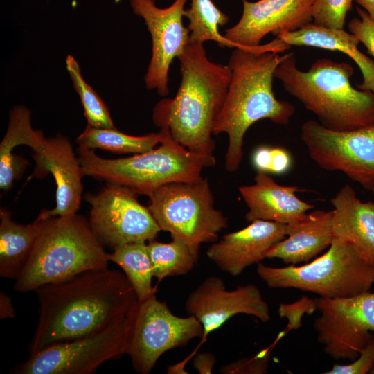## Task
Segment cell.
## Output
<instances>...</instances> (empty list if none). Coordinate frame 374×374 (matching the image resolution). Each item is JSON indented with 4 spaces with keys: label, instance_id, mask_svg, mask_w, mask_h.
Segmentation results:
<instances>
[{
    "label": "cell",
    "instance_id": "obj_1",
    "mask_svg": "<svg viewBox=\"0 0 374 374\" xmlns=\"http://www.w3.org/2000/svg\"><path fill=\"white\" fill-rule=\"evenodd\" d=\"M35 292L39 319L30 355L100 330L125 317L138 302L123 271L108 267L88 270Z\"/></svg>",
    "mask_w": 374,
    "mask_h": 374
},
{
    "label": "cell",
    "instance_id": "obj_2",
    "mask_svg": "<svg viewBox=\"0 0 374 374\" xmlns=\"http://www.w3.org/2000/svg\"><path fill=\"white\" fill-rule=\"evenodd\" d=\"M288 47L276 38L254 48H235L229 58L231 78L213 131L215 135L224 132L228 136V172L238 170L243 157L244 134L251 125L264 118L287 125L294 114V106L278 100L273 91L274 71L281 58L277 53Z\"/></svg>",
    "mask_w": 374,
    "mask_h": 374
},
{
    "label": "cell",
    "instance_id": "obj_3",
    "mask_svg": "<svg viewBox=\"0 0 374 374\" xmlns=\"http://www.w3.org/2000/svg\"><path fill=\"white\" fill-rule=\"evenodd\" d=\"M177 58L179 88L174 98L157 103L153 121L156 125L165 123L172 138L187 150L213 155V131L226 98L231 68L209 60L202 43L190 42Z\"/></svg>",
    "mask_w": 374,
    "mask_h": 374
},
{
    "label": "cell",
    "instance_id": "obj_4",
    "mask_svg": "<svg viewBox=\"0 0 374 374\" xmlns=\"http://www.w3.org/2000/svg\"><path fill=\"white\" fill-rule=\"evenodd\" d=\"M354 73L347 62L319 58L308 71L296 66L294 52L281 56L274 78L325 127L346 132L374 123V93L354 88Z\"/></svg>",
    "mask_w": 374,
    "mask_h": 374
},
{
    "label": "cell",
    "instance_id": "obj_5",
    "mask_svg": "<svg viewBox=\"0 0 374 374\" xmlns=\"http://www.w3.org/2000/svg\"><path fill=\"white\" fill-rule=\"evenodd\" d=\"M37 219L41 222V230L15 279L16 291H35L88 270L107 267L108 253L84 217L75 213Z\"/></svg>",
    "mask_w": 374,
    "mask_h": 374
},
{
    "label": "cell",
    "instance_id": "obj_6",
    "mask_svg": "<svg viewBox=\"0 0 374 374\" xmlns=\"http://www.w3.org/2000/svg\"><path fill=\"white\" fill-rule=\"evenodd\" d=\"M157 126L163 134L160 146L129 157L105 159L96 155L93 150L78 145L77 154L84 175L150 196L168 184L199 180L203 178L204 168L215 165L213 155L187 150L172 138L165 123Z\"/></svg>",
    "mask_w": 374,
    "mask_h": 374
},
{
    "label": "cell",
    "instance_id": "obj_7",
    "mask_svg": "<svg viewBox=\"0 0 374 374\" xmlns=\"http://www.w3.org/2000/svg\"><path fill=\"white\" fill-rule=\"evenodd\" d=\"M256 271L270 288H293L321 298L353 296L370 291L374 285V265L351 244L337 238L326 253L308 263L276 267L260 262Z\"/></svg>",
    "mask_w": 374,
    "mask_h": 374
},
{
    "label": "cell",
    "instance_id": "obj_8",
    "mask_svg": "<svg viewBox=\"0 0 374 374\" xmlns=\"http://www.w3.org/2000/svg\"><path fill=\"white\" fill-rule=\"evenodd\" d=\"M149 197L148 208L161 230L198 252L202 243L215 242L228 226L227 218L215 207L206 179L168 184Z\"/></svg>",
    "mask_w": 374,
    "mask_h": 374
},
{
    "label": "cell",
    "instance_id": "obj_9",
    "mask_svg": "<svg viewBox=\"0 0 374 374\" xmlns=\"http://www.w3.org/2000/svg\"><path fill=\"white\" fill-rule=\"evenodd\" d=\"M125 355L140 374L151 372L166 351L202 338L204 329L196 317L175 315L155 294L138 301L129 312Z\"/></svg>",
    "mask_w": 374,
    "mask_h": 374
},
{
    "label": "cell",
    "instance_id": "obj_10",
    "mask_svg": "<svg viewBox=\"0 0 374 374\" xmlns=\"http://www.w3.org/2000/svg\"><path fill=\"white\" fill-rule=\"evenodd\" d=\"M127 314L94 333L51 345L30 355L26 362L13 369V373H93L103 363L125 355Z\"/></svg>",
    "mask_w": 374,
    "mask_h": 374
},
{
    "label": "cell",
    "instance_id": "obj_11",
    "mask_svg": "<svg viewBox=\"0 0 374 374\" xmlns=\"http://www.w3.org/2000/svg\"><path fill=\"white\" fill-rule=\"evenodd\" d=\"M137 195L127 187L112 183L96 194L84 195L91 206L90 227L103 247L114 250L132 242H147L161 231Z\"/></svg>",
    "mask_w": 374,
    "mask_h": 374
},
{
    "label": "cell",
    "instance_id": "obj_12",
    "mask_svg": "<svg viewBox=\"0 0 374 374\" xmlns=\"http://www.w3.org/2000/svg\"><path fill=\"white\" fill-rule=\"evenodd\" d=\"M301 139L319 167L341 172L366 190L374 188V123L338 132L309 119L301 126Z\"/></svg>",
    "mask_w": 374,
    "mask_h": 374
},
{
    "label": "cell",
    "instance_id": "obj_13",
    "mask_svg": "<svg viewBox=\"0 0 374 374\" xmlns=\"http://www.w3.org/2000/svg\"><path fill=\"white\" fill-rule=\"evenodd\" d=\"M314 320L317 341L336 359L355 360L374 333V292L344 298H319Z\"/></svg>",
    "mask_w": 374,
    "mask_h": 374
},
{
    "label": "cell",
    "instance_id": "obj_14",
    "mask_svg": "<svg viewBox=\"0 0 374 374\" xmlns=\"http://www.w3.org/2000/svg\"><path fill=\"white\" fill-rule=\"evenodd\" d=\"M188 0H175L167 8H159L154 0H130L135 15L141 17L151 35L152 57L144 77L145 87L158 94H168V73L172 60L190 42V31L183 24Z\"/></svg>",
    "mask_w": 374,
    "mask_h": 374
},
{
    "label": "cell",
    "instance_id": "obj_15",
    "mask_svg": "<svg viewBox=\"0 0 374 374\" xmlns=\"http://www.w3.org/2000/svg\"><path fill=\"white\" fill-rule=\"evenodd\" d=\"M185 310L202 325L204 335L201 343L236 314L251 315L263 323L270 319L268 303L257 286L239 285L229 291L222 278L213 276L207 277L188 295Z\"/></svg>",
    "mask_w": 374,
    "mask_h": 374
},
{
    "label": "cell",
    "instance_id": "obj_16",
    "mask_svg": "<svg viewBox=\"0 0 374 374\" xmlns=\"http://www.w3.org/2000/svg\"><path fill=\"white\" fill-rule=\"evenodd\" d=\"M242 16L224 37L234 48H254L271 33L292 32L312 23L315 0H242Z\"/></svg>",
    "mask_w": 374,
    "mask_h": 374
},
{
    "label": "cell",
    "instance_id": "obj_17",
    "mask_svg": "<svg viewBox=\"0 0 374 374\" xmlns=\"http://www.w3.org/2000/svg\"><path fill=\"white\" fill-rule=\"evenodd\" d=\"M33 157L35 166L28 181L33 177L43 178L51 173L57 186L55 207L42 210L37 217L75 214L82 199V178L84 175L69 139L60 134L47 138L43 148L34 152Z\"/></svg>",
    "mask_w": 374,
    "mask_h": 374
},
{
    "label": "cell",
    "instance_id": "obj_18",
    "mask_svg": "<svg viewBox=\"0 0 374 374\" xmlns=\"http://www.w3.org/2000/svg\"><path fill=\"white\" fill-rule=\"evenodd\" d=\"M287 224L255 220L245 228L224 235L206 251L207 257L233 276L267 258L268 251L287 236Z\"/></svg>",
    "mask_w": 374,
    "mask_h": 374
},
{
    "label": "cell",
    "instance_id": "obj_19",
    "mask_svg": "<svg viewBox=\"0 0 374 374\" xmlns=\"http://www.w3.org/2000/svg\"><path fill=\"white\" fill-rule=\"evenodd\" d=\"M254 184L242 186L239 193L248 211L249 222L265 220L285 224L302 220L314 206L301 200L296 193L301 190L296 186H283L275 181L266 172L258 171Z\"/></svg>",
    "mask_w": 374,
    "mask_h": 374
},
{
    "label": "cell",
    "instance_id": "obj_20",
    "mask_svg": "<svg viewBox=\"0 0 374 374\" xmlns=\"http://www.w3.org/2000/svg\"><path fill=\"white\" fill-rule=\"evenodd\" d=\"M331 203L334 237L351 244L374 265V202L361 201L353 188L346 184L331 199Z\"/></svg>",
    "mask_w": 374,
    "mask_h": 374
},
{
    "label": "cell",
    "instance_id": "obj_21",
    "mask_svg": "<svg viewBox=\"0 0 374 374\" xmlns=\"http://www.w3.org/2000/svg\"><path fill=\"white\" fill-rule=\"evenodd\" d=\"M333 210H314L300 222L287 224V236L267 253V258H278L285 264L307 262L328 249L334 235Z\"/></svg>",
    "mask_w": 374,
    "mask_h": 374
},
{
    "label": "cell",
    "instance_id": "obj_22",
    "mask_svg": "<svg viewBox=\"0 0 374 374\" xmlns=\"http://www.w3.org/2000/svg\"><path fill=\"white\" fill-rule=\"evenodd\" d=\"M276 37L289 46H310L346 54L355 61L363 76L357 89L374 93V61L358 49L359 41L350 33L310 23L295 31L282 32Z\"/></svg>",
    "mask_w": 374,
    "mask_h": 374
},
{
    "label": "cell",
    "instance_id": "obj_23",
    "mask_svg": "<svg viewBox=\"0 0 374 374\" xmlns=\"http://www.w3.org/2000/svg\"><path fill=\"white\" fill-rule=\"evenodd\" d=\"M41 230V222L21 224L12 219L11 213L0 209V276L16 279L32 252Z\"/></svg>",
    "mask_w": 374,
    "mask_h": 374
},
{
    "label": "cell",
    "instance_id": "obj_24",
    "mask_svg": "<svg viewBox=\"0 0 374 374\" xmlns=\"http://www.w3.org/2000/svg\"><path fill=\"white\" fill-rule=\"evenodd\" d=\"M108 259L122 269L138 301H143L156 293V286L152 284L154 276L146 242L123 245L108 253Z\"/></svg>",
    "mask_w": 374,
    "mask_h": 374
},
{
    "label": "cell",
    "instance_id": "obj_25",
    "mask_svg": "<svg viewBox=\"0 0 374 374\" xmlns=\"http://www.w3.org/2000/svg\"><path fill=\"white\" fill-rule=\"evenodd\" d=\"M163 138L161 130L145 136L124 134L116 128H98L87 125L78 136V145L89 149H100L119 154H139L152 150Z\"/></svg>",
    "mask_w": 374,
    "mask_h": 374
},
{
    "label": "cell",
    "instance_id": "obj_26",
    "mask_svg": "<svg viewBox=\"0 0 374 374\" xmlns=\"http://www.w3.org/2000/svg\"><path fill=\"white\" fill-rule=\"evenodd\" d=\"M148 249L157 283L166 277L188 274L195 266L199 255V252L177 238H172L168 243L149 241Z\"/></svg>",
    "mask_w": 374,
    "mask_h": 374
},
{
    "label": "cell",
    "instance_id": "obj_27",
    "mask_svg": "<svg viewBox=\"0 0 374 374\" xmlns=\"http://www.w3.org/2000/svg\"><path fill=\"white\" fill-rule=\"evenodd\" d=\"M184 17L189 21L190 42L203 44L210 40L217 42L221 48H234L219 31V28L227 24L229 18L212 0H191Z\"/></svg>",
    "mask_w": 374,
    "mask_h": 374
},
{
    "label": "cell",
    "instance_id": "obj_28",
    "mask_svg": "<svg viewBox=\"0 0 374 374\" xmlns=\"http://www.w3.org/2000/svg\"><path fill=\"white\" fill-rule=\"evenodd\" d=\"M46 139L41 130L33 129L30 109L23 105L15 106L10 112L8 128L0 143V159L12 154V150L19 145L30 147L34 152H39Z\"/></svg>",
    "mask_w": 374,
    "mask_h": 374
},
{
    "label": "cell",
    "instance_id": "obj_29",
    "mask_svg": "<svg viewBox=\"0 0 374 374\" xmlns=\"http://www.w3.org/2000/svg\"><path fill=\"white\" fill-rule=\"evenodd\" d=\"M66 66L84 109L87 125L98 128H115L109 109L96 91L83 78L77 60L71 55Z\"/></svg>",
    "mask_w": 374,
    "mask_h": 374
},
{
    "label": "cell",
    "instance_id": "obj_30",
    "mask_svg": "<svg viewBox=\"0 0 374 374\" xmlns=\"http://www.w3.org/2000/svg\"><path fill=\"white\" fill-rule=\"evenodd\" d=\"M354 0H315L312 7L313 24L318 26L344 29L346 17Z\"/></svg>",
    "mask_w": 374,
    "mask_h": 374
},
{
    "label": "cell",
    "instance_id": "obj_31",
    "mask_svg": "<svg viewBox=\"0 0 374 374\" xmlns=\"http://www.w3.org/2000/svg\"><path fill=\"white\" fill-rule=\"evenodd\" d=\"M275 344L276 342L253 357L241 359L223 366L220 372L222 373H266L271 353Z\"/></svg>",
    "mask_w": 374,
    "mask_h": 374
},
{
    "label": "cell",
    "instance_id": "obj_32",
    "mask_svg": "<svg viewBox=\"0 0 374 374\" xmlns=\"http://www.w3.org/2000/svg\"><path fill=\"white\" fill-rule=\"evenodd\" d=\"M374 366V333L359 356L347 364H335L326 374H366Z\"/></svg>",
    "mask_w": 374,
    "mask_h": 374
},
{
    "label": "cell",
    "instance_id": "obj_33",
    "mask_svg": "<svg viewBox=\"0 0 374 374\" xmlns=\"http://www.w3.org/2000/svg\"><path fill=\"white\" fill-rule=\"evenodd\" d=\"M357 12L358 17L349 21L348 30L365 46L368 53L374 57V21L364 10L357 8Z\"/></svg>",
    "mask_w": 374,
    "mask_h": 374
},
{
    "label": "cell",
    "instance_id": "obj_34",
    "mask_svg": "<svg viewBox=\"0 0 374 374\" xmlns=\"http://www.w3.org/2000/svg\"><path fill=\"white\" fill-rule=\"evenodd\" d=\"M28 164L26 159L15 154L0 159V188L4 191L11 189L14 181L21 177Z\"/></svg>",
    "mask_w": 374,
    "mask_h": 374
},
{
    "label": "cell",
    "instance_id": "obj_35",
    "mask_svg": "<svg viewBox=\"0 0 374 374\" xmlns=\"http://www.w3.org/2000/svg\"><path fill=\"white\" fill-rule=\"evenodd\" d=\"M290 166L291 157L285 150L271 148L269 172L282 174L287 172Z\"/></svg>",
    "mask_w": 374,
    "mask_h": 374
},
{
    "label": "cell",
    "instance_id": "obj_36",
    "mask_svg": "<svg viewBox=\"0 0 374 374\" xmlns=\"http://www.w3.org/2000/svg\"><path fill=\"white\" fill-rule=\"evenodd\" d=\"M216 362L215 355L211 353L202 352L197 353L193 360V367L200 374H210Z\"/></svg>",
    "mask_w": 374,
    "mask_h": 374
},
{
    "label": "cell",
    "instance_id": "obj_37",
    "mask_svg": "<svg viewBox=\"0 0 374 374\" xmlns=\"http://www.w3.org/2000/svg\"><path fill=\"white\" fill-rule=\"evenodd\" d=\"M15 317V310L10 297L5 292L0 293V318L12 319Z\"/></svg>",
    "mask_w": 374,
    "mask_h": 374
},
{
    "label": "cell",
    "instance_id": "obj_38",
    "mask_svg": "<svg viewBox=\"0 0 374 374\" xmlns=\"http://www.w3.org/2000/svg\"><path fill=\"white\" fill-rule=\"evenodd\" d=\"M367 12L370 19L374 21V0H355Z\"/></svg>",
    "mask_w": 374,
    "mask_h": 374
},
{
    "label": "cell",
    "instance_id": "obj_39",
    "mask_svg": "<svg viewBox=\"0 0 374 374\" xmlns=\"http://www.w3.org/2000/svg\"><path fill=\"white\" fill-rule=\"evenodd\" d=\"M373 193V195H374V188L371 190Z\"/></svg>",
    "mask_w": 374,
    "mask_h": 374
},
{
    "label": "cell",
    "instance_id": "obj_40",
    "mask_svg": "<svg viewBox=\"0 0 374 374\" xmlns=\"http://www.w3.org/2000/svg\"><path fill=\"white\" fill-rule=\"evenodd\" d=\"M372 373L374 374V366H373V368L372 369Z\"/></svg>",
    "mask_w": 374,
    "mask_h": 374
}]
</instances>
